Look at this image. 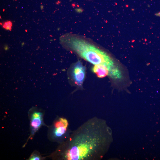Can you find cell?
<instances>
[{
  "mask_svg": "<svg viewBox=\"0 0 160 160\" xmlns=\"http://www.w3.org/2000/svg\"><path fill=\"white\" fill-rule=\"evenodd\" d=\"M101 119H89L69 136L66 144L64 159L67 160H98L103 155L106 137L105 133L111 131L104 127Z\"/></svg>",
  "mask_w": 160,
  "mask_h": 160,
  "instance_id": "obj_1",
  "label": "cell"
},
{
  "mask_svg": "<svg viewBox=\"0 0 160 160\" xmlns=\"http://www.w3.org/2000/svg\"><path fill=\"white\" fill-rule=\"evenodd\" d=\"M64 46L94 65H103L109 70L110 76L120 77L119 73L112 59L105 52L85 37L68 34L60 39Z\"/></svg>",
  "mask_w": 160,
  "mask_h": 160,
  "instance_id": "obj_2",
  "label": "cell"
},
{
  "mask_svg": "<svg viewBox=\"0 0 160 160\" xmlns=\"http://www.w3.org/2000/svg\"><path fill=\"white\" fill-rule=\"evenodd\" d=\"M86 68L80 61L75 63L72 68L71 75L75 84L82 86L84 79Z\"/></svg>",
  "mask_w": 160,
  "mask_h": 160,
  "instance_id": "obj_3",
  "label": "cell"
},
{
  "mask_svg": "<svg viewBox=\"0 0 160 160\" xmlns=\"http://www.w3.org/2000/svg\"><path fill=\"white\" fill-rule=\"evenodd\" d=\"M68 126V123L66 119L60 118L54 124L53 131L54 137H60L64 135L67 130Z\"/></svg>",
  "mask_w": 160,
  "mask_h": 160,
  "instance_id": "obj_4",
  "label": "cell"
},
{
  "mask_svg": "<svg viewBox=\"0 0 160 160\" xmlns=\"http://www.w3.org/2000/svg\"><path fill=\"white\" fill-rule=\"evenodd\" d=\"M92 71L99 78L104 77L107 75L110 76L109 69L104 65H94L92 68Z\"/></svg>",
  "mask_w": 160,
  "mask_h": 160,
  "instance_id": "obj_5",
  "label": "cell"
},
{
  "mask_svg": "<svg viewBox=\"0 0 160 160\" xmlns=\"http://www.w3.org/2000/svg\"><path fill=\"white\" fill-rule=\"evenodd\" d=\"M42 115L40 112H35L32 115L31 125L35 130L37 129L41 125Z\"/></svg>",
  "mask_w": 160,
  "mask_h": 160,
  "instance_id": "obj_6",
  "label": "cell"
},
{
  "mask_svg": "<svg viewBox=\"0 0 160 160\" xmlns=\"http://www.w3.org/2000/svg\"><path fill=\"white\" fill-rule=\"evenodd\" d=\"M3 26L6 30H10L12 26V22L10 21L6 22L3 24Z\"/></svg>",
  "mask_w": 160,
  "mask_h": 160,
  "instance_id": "obj_7",
  "label": "cell"
},
{
  "mask_svg": "<svg viewBox=\"0 0 160 160\" xmlns=\"http://www.w3.org/2000/svg\"><path fill=\"white\" fill-rule=\"evenodd\" d=\"M40 159L39 157L37 155H34L32 156L30 159L31 160H39Z\"/></svg>",
  "mask_w": 160,
  "mask_h": 160,
  "instance_id": "obj_8",
  "label": "cell"
}]
</instances>
